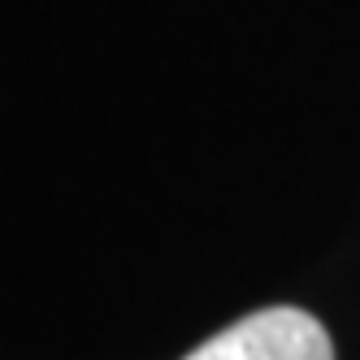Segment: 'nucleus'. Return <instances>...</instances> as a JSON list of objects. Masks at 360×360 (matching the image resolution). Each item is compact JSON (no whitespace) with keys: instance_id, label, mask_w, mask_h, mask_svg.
<instances>
[{"instance_id":"nucleus-1","label":"nucleus","mask_w":360,"mask_h":360,"mask_svg":"<svg viewBox=\"0 0 360 360\" xmlns=\"http://www.w3.org/2000/svg\"><path fill=\"white\" fill-rule=\"evenodd\" d=\"M183 360H334V343L313 313L274 304L217 330Z\"/></svg>"}]
</instances>
